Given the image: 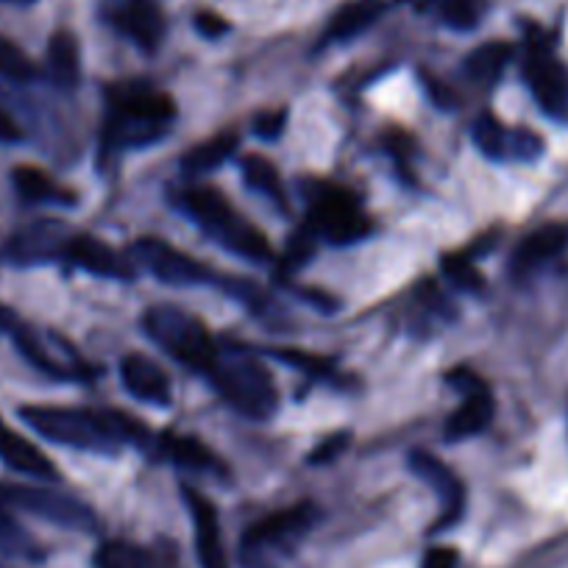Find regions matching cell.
<instances>
[{"mask_svg":"<svg viewBox=\"0 0 568 568\" xmlns=\"http://www.w3.org/2000/svg\"><path fill=\"white\" fill-rule=\"evenodd\" d=\"M20 418L42 438L70 449L114 455L120 446H151L154 435L134 415L120 409H84L57 407V404H26L18 409Z\"/></svg>","mask_w":568,"mask_h":568,"instance_id":"1","label":"cell"},{"mask_svg":"<svg viewBox=\"0 0 568 568\" xmlns=\"http://www.w3.org/2000/svg\"><path fill=\"white\" fill-rule=\"evenodd\" d=\"M103 154L154 145L176 120V101L149 84H118L106 92Z\"/></svg>","mask_w":568,"mask_h":568,"instance_id":"2","label":"cell"},{"mask_svg":"<svg viewBox=\"0 0 568 568\" xmlns=\"http://www.w3.org/2000/svg\"><path fill=\"white\" fill-rule=\"evenodd\" d=\"M173 195H176L179 210L187 212L190 221H193L206 237H212L217 245L232 251L234 256H243V260L251 262H265L267 256H271V243H267L265 234H262L254 223L245 221V217L229 204V199L221 190L206 187V184H190V187L176 190Z\"/></svg>","mask_w":568,"mask_h":568,"instance_id":"3","label":"cell"},{"mask_svg":"<svg viewBox=\"0 0 568 568\" xmlns=\"http://www.w3.org/2000/svg\"><path fill=\"white\" fill-rule=\"evenodd\" d=\"M206 379L217 396L251 420H267L278 407V393L271 374L256 357L237 346H221L206 368Z\"/></svg>","mask_w":568,"mask_h":568,"instance_id":"4","label":"cell"},{"mask_svg":"<svg viewBox=\"0 0 568 568\" xmlns=\"http://www.w3.org/2000/svg\"><path fill=\"white\" fill-rule=\"evenodd\" d=\"M142 329L168 357L201 376L206 374L217 348H221V343L212 341V335L206 332L204 321L195 318L187 310L176 307V304H154V307L145 310Z\"/></svg>","mask_w":568,"mask_h":568,"instance_id":"5","label":"cell"},{"mask_svg":"<svg viewBox=\"0 0 568 568\" xmlns=\"http://www.w3.org/2000/svg\"><path fill=\"white\" fill-rule=\"evenodd\" d=\"M310 199L307 221L304 226L318 240L332 245H352L368 237L374 223L365 215L363 204L352 190L332 182H307L302 184Z\"/></svg>","mask_w":568,"mask_h":568,"instance_id":"6","label":"cell"},{"mask_svg":"<svg viewBox=\"0 0 568 568\" xmlns=\"http://www.w3.org/2000/svg\"><path fill=\"white\" fill-rule=\"evenodd\" d=\"M524 79L544 114L568 123V68L551 53L549 42L532 40L524 62Z\"/></svg>","mask_w":568,"mask_h":568,"instance_id":"7","label":"cell"},{"mask_svg":"<svg viewBox=\"0 0 568 568\" xmlns=\"http://www.w3.org/2000/svg\"><path fill=\"white\" fill-rule=\"evenodd\" d=\"M0 505H18L34 516L48 518L70 529H92L95 513L75 496L59 494L51 488H26V485H0Z\"/></svg>","mask_w":568,"mask_h":568,"instance_id":"8","label":"cell"},{"mask_svg":"<svg viewBox=\"0 0 568 568\" xmlns=\"http://www.w3.org/2000/svg\"><path fill=\"white\" fill-rule=\"evenodd\" d=\"M449 385L460 387L463 390V404L449 415L444 426V438L449 444H457V440H468L474 435L485 433L494 420L496 413V402L490 387L485 385L479 376H474L471 371H452L449 374Z\"/></svg>","mask_w":568,"mask_h":568,"instance_id":"9","label":"cell"},{"mask_svg":"<svg viewBox=\"0 0 568 568\" xmlns=\"http://www.w3.org/2000/svg\"><path fill=\"white\" fill-rule=\"evenodd\" d=\"M134 254L142 265L160 278V282L173 284V287L221 282V276H215L204 262L193 260V256L173 248V245H168L165 240L160 237H140L134 243Z\"/></svg>","mask_w":568,"mask_h":568,"instance_id":"10","label":"cell"},{"mask_svg":"<svg viewBox=\"0 0 568 568\" xmlns=\"http://www.w3.org/2000/svg\"><path fill=\"white\" fill-rule=\"evenodd\" d=\"M407 463H409V471H413L418 479H424V483L433 488V494L438 496L440 507H444L440 518L435 521L433 532L449 529L452 524L460 521L463 507H466V488H463V483L457 479V474L452 471L444 460H438V457L429 455V452H424V449L409 452Z\"/></svg>","mask_w":568,"mask_h":568,"instance_id":"11","label":"cell"},{"mask_svg":"<svg viewBox=\"0 0 568 568\" xmlns=\"http://www.w3.org/2000/svg\"><path fill=\"white\" fill-rule=\"evenodd\" d=\"M321 518V510L313 501H302V505L291 507V510H278L273 516L262 518L254 527L245 532L243 546L248 551H262V549H284V546H293L302 535H307L315 527V521Z\"/></svg>","mask_w":568,"mask_h":568,"instance_id":"12","label":"cell"},{"mask_svg":"<svg viewBox=\"0 0 568 568\" xmlns=\"http://www.w3.org/2000/svg\"><path fill=\"white\" fill-rule=\"evenodd\" d=\"M474 142H477V149L494 162H529L538 160L540 151H544V140H540L538 134H532V131L527 129H507V125H501L494 114H483V118L474 123Z\"/></svg>","mask_w":568,"mask_h":568,"instance_id":"13","label":"cell"},{"mask_svg":"<svg viewBox=\"0 0 568 568\" xmlns=\"http://www.w3.org/2000/svg\"><path fill=\"white\" fill-rule=\"evenodd\" d=\"M70 237H73V229L62 226V223L57 221H42L14 234L3 254H7V260H12L14 265H34V262L62 260L64 251H68Z\"/></svg>","mask_w":568,"mask_h":568,"instance_id":"14","label":"cell"},{"mask_svg":"<svg viewBox=\"0 0 568 568\" xmlns=\"http://www.w3.org/2000/svg\"><path fill=\"white\" fill-rule=\"evenodd\" d=\"M12 335H14V343H18L20 354H23L26 359H29L34 368L45 371V374L57 376V379H90V365L84 363V359L79 357V354L70 348V352L64 354H57L51 348V337H42L37 335V332H31L29 326H14L12 324Z\"/></svg>","mask_w":568,"mask_h":568,"instance_id":"15","label":"cell"},{"mask_svg":"<svg viewBox=\"0 0 568 568\" xmlns=\"http://www.w3.org/2000/svg\"><path fill=\"white\" fill-rule=\"evenodd\" d=\"M182 496L187 501L190 518H193L195 551H199L201 568H229L226 549H223L221 538V524H217V513L212 507V501L201 490L190 488V485H184Z\"/></svg>","mask_w":568,"mask_h":568,"instance_id":"16","label":"cell"},{"mask_svg":"<svg viewBox=\"0 0 568 568\" xmlns=\"http://www.w3.org/2000/svg\"><path fill=\"white\" fill-rule=\"evenodd\" d=\"M120 379L125 390L134 398L154 407H168L171 404V382L168 374L145 354H125L120 359Z\"/></svg>","mask_w":568,"mask_h":568,"instance_id":"17","label":"cell"},{"mask_svg":"<svg viewBox=\"0 0 568 568\" xmlns=\"http://www.w3.org/2000/svg\"><path fill=\"white\" fill-rule=\"evenodd\" d=\"M64 260L73 262V265L81 267V271L101 278H120V282H125V278L134 276L131 267L125 265V262L120 260L106 243H101V240L92 237V234L73 232V237H70L68 243V251H64Z\"/></svg>","mask_w":568,"mask_h":568,"instance_id":"18","label":"cell"},{"mask_svg":"<svg viewBox=\"0 0 568 568\" xmlns=\"http://www.w3.org/2000/svg\"><path fill=\"white\" fill-rule=\"evenodd\" d=\"M568 245V226L562 223H549V226L535 229L532 234L518 243V248L513 251L510 271L513 276H529L532 271H538L540 265H546L549 260H555L560 251H566Z\"/></svg>","mask_w":568,"mask_h":568,"instance_id":"19","label":"cell"},{"mask_svg":"<svg viewBox=\"0 0 568 568\" xmlns=\"http://www.w3.org/2000/svg\"><path fill=\"white\" fill-rule=\"evenodd\" d=\"M0 460L7 463L12 471L26 474V477H34L40 483H57L59 471L53 466L51 457L34 446L31 440H26L23 435L12 433V429H0Z\"/></svg>","mask_w":568,"mask_h":568,"instance_id":"20","label":"cell"},{"mask_svg":"<svg viewBox=\"0 0 568 568\" xmlns=\"http://www.w3.org/2000/svg\"><path fill=\"white\" fill-rule=\"evenodd\" d=\"M156 452H160L165 460L176 463V466L187 468V471L195 474H226V466H223L221 457L204 444V440L193 438V435H176L165 433L160 440H156Z\"/></svg>","mask_w":568,"mask_h":568,"instance_id":"21","label":"cell"},{"mask_svg":"<svg viewBox=\"0 0 568 568\" xmlns=\"http://www.w3.org/2000/svg\"><path fill=\"white\" fill-rule=\"evenodd\" d=\"M12 184L26 204L34 206H75L79 195L59 184L51 173L34 165H18L12 171Z\"/></svg>","mask_w":568,"mask_h":568,"instance_id":"22","label":"cell"},{"mask_svg":"<svg viewBox=\"0 0 568 568\" xmlns=\"http://www.w3.org/2000/svg\"><path fill=\"white\" fill-rule=\"evenodd\" d=\"M114 23L142 51H154L160 45L162 34H165V20H162L160 7L151 3V0H131L129 7L114 18Z\"/></svg>","mask_w":568,"mask_h":568,"instance_id":"23","label":"cell"},{"mask_svg":"<svg viewBox=\"0 0 568 568\" xmlns=\"http://www.w3.org/2000/svg\"><path fill=\"white\" fill-rule=\"evenodd\" d=\"M387 9V0H352L343 9H337L335 18L326 26L324 42H346L363 34L365 29L382 18Z\"/></svg>","mask_w":568,"mask_h":568,"instance_id":"24","label":"cell"},{"mask_svg":"<svg viewBox=\"0 0 568 568\" xmlns=\"http://www.w3.org/2000/svg\"><path fill=\"white\" fill-rule=\"evenodd\" d=\"M240 136L234 131H223V134L210 136V140L199 142L187 154L182 156V171L187 176H204V173L215 171L223 162L232 160V154L237 151Z\"/></svg>","mask_w":568,"mask_h":568,"instance_id":"25","label":"cell"},{"mask_svg":"<svg viewBox=\"0 0 568 568\" xmlns=\"http://www.w3.org/2000/svg\"><path fill=\"white\" fill-rule=\"evenodd\" d=\"M48 70L53 84L62 90H73L81 79V51L79 40L70 31H57L48 42Z\"/></svg>","mask_w":568,"mask_h":568,"instance_id":"26","label":"cell"},{"mask_svg":"<svg viewBox=\"0 0 568 568\" xmlns=\"http://www.w3.org/2000/svg\"><path fill=\"white\" fill-rule=\"evenodd\" d=\"M513 57V45L507 42H485L477 51L468 53L466 59V75L477 84H494L501 75V70L507 68Z\"/></svg>","mask_w":568,"mask_h":568,"instance_id":"27","label":"cell"},{"mask_svg":"<svg viewBox=\"0 0 568 568\" xmlns=\"http://www.w3.org/2000/svg\"><path fill=\"white\" fill-rule=\"evenodd\" d=\"M243 179H245V184L254 190V193L271 199L278 210H284V206H287L276 168H273L265 156H256V154L243 156Z\"/></svg>","mask_w":568,"mask_h":568,"instance_id":"28","label":"cell"},{"mask_svg":"<svg viewBox=\"0 0 568 568\" xmlns=\"http://www.w3.org/2000/svg\"><path fill=\"white\" fill-rule=\"evenodd\" d=\"M271 357H276L278 363L293 365V368L304 371L313 379H324V382H335L337 379V368L335 359L321 357V354L313 352H302V348H265Z\"/></svg>","mask_w":568,"mask_h":568,"instance_id":"29","label":"cell"},{"mask_svg":"<svg viewBox=\"0 0 568 568\" xmlns=\"http://www.w3.org/2000/svg\"><path fill=\"white\" fill-rule=\"evenodd\" d=\"M95 568H151L149 555H142L123 540H109L95 551Z\"/></svg>","mask_w":568,"mask_h":568,"instance_id":"30","label":"cell"},{"mask_svg":"<svg viewBox=\"0 0 568 568\" xmlns=\"http://www.w3.org/2000/svg\"><path fill=\"white\" fill-rule=\"evenodd\" d=\"M440 267H444L446 278H449V282H455L460 291H466V293H483L485 291V278H483V273L477 271V265H474L471 256L449 254V256H444Z\"/></svg>","mask_w":568,"mask_h":568,"instance_id":"31","label":"cell"},{"mask_svg":"<svg viewBox=\"0 0 568 568\" xmlns=\"http://www.w3.org/2000/svg\"><path fill=\"white\" fill-rule=\"evenodd\" d=\"M37 75L34 64L31 59L20 51L18 45H12L9 40H0V79H9V81H31Z\"/></svg>","mask_w":568,"mask_h":568,"instance_id":"32","label":"cell"},{"mask_svg":"<svg viewBox=\"0 0 568 568\" xmlns=\"http://www.w3.org/2000/svg\"><path fill=\"white\" fill-rule=\"evenodd\" d=\"M440 20L457 31L474 29L479 23L477 0H440Z\"/></svg>","mask_w":568,"mask_h":568,"instance_id":"33","label":"cell"},{"mask_svg":"<svg viewBox=\"0 0 568 568\" xmlns=\"http://www.w3.org/2000/svg\"><path fill=\"white\" fill-rule=\"evenodd\" d=\"M315 243H318V237H315L307 226H304L302 232L293 234L291 245H287V254H284L282 271L293 273V271H298V267L307 265L315 254Z\"/></svg>","mask_w":568,"mask_h":568,"instance_id":"34","label":"cell"},{"mask_svg":"<svg viewBox=\"0 0 568 568\" xmlns=\"http://www.w3.org/2000/svg\"><path fill=\"white\" fill-rule=\"evenodd\" d=\"M284 123H287V112L284 109H267L260 118L254 120L256 136H265V140H276L284 131Z\"/></svg>","mask_w":568,"mask_h":568,"instance_id":"35","label":"cell"},{"mask_svg":"<svg viewBox=\"0 0 568 568\" xmlns=\"http://www.w3.org/2000/svg\"><path fill=\"white\" fill-rule=\"evenodd\" d=\"M420 568H460V551L455 546H433L420 557Z\"/></svg>","mask_w":568,"mask_h":568,"instance_id":"36","label":"cell"},{"mask_svg":"<svg viewBox=\"0 0 568 568\" xmlns=\"http://www.w3.org/2000/svg\"><path fill=\"white\" fill-rule=\"evenodd\" d=\"M348 446V435H335V438H326L318 449L310 455V463L313 466H324V463H332L337 455H343Z\"/></svg>","mask_w":568,"mask_h":568,"instance_id":"37","label":"cell"},{"mask_svg":"<svg viewBox=\"0 0 568 568\" xmlns=\"http://www.w3.org/2000/svg\"><path fill=\"white\" fill-rule=\"evenodd\" d=\"M193 23H195V29H199V34L206 37V40H217V37H223L229 31L226 20L215 12H199L195 14Z\"/></svg>","mask_w":568,"mask_h":568,"instance_id":"38","label":"cell"},{"mask_svg":"<svg viewBox=\"0 0 568 568\" xmlns=\"http://www.w3.org/2000/svg\"><path fill=\"white\" fill-rule=\"evenodd\" d=\"M23 140V129L18 125V120L7 112V109L0 106V142L3 145H14V142Z\"/></svg>","mask_w":568,"mask_h":568,"instance_id":"39","label":"cell"},{"mask_svg":"<svg viewBox=\"0 0 568 568\" xmlns=\"http://www.w3.org/2000/svg\"><path fill=\"white\" fill-rule=\"evenodd\" d=\"M7 532H14L12 521H9V516L3 510H0V535H7Z\"/></svg>","mask_w":568,"mask_h":568,"instance_id":"40","label":"cell"},{"mask_svg":"<svg viewBox=\"0 0 568 568\" xmlns=\"http://www.w3.org/2000/svg\"><path fill=\"white\" fill-rule=\"evenodd\" d=\"M14 321H12V315L7 313V310L0 307V329H9V326H12Z\"/></svg>","mask_w":568,"mask_h":568,"instance_id":"41","label":"cell"},{"mask_svg":"<svg viewBox=\"0 0 568 568\" xmlns=\"http://www.w3.org/2000/svg\"><path fill=\"white\" fill-rule=\"evenodd\" d=\"M9 3H20V7H29V3H34V0H9Z\"/></svg>","mask_w":568,"mask_h":568,"instance_id":"42","label":"cell"},{"mask_svg":"<svg viewBox=\"0 0 568 568\" xmlns=\"http://www.w3.org/2000/svg\"><path fill=\"white\" fill-rule=\"evenodd\" d=\"M0 429H3V424H0Z\"/></svg>","mask_w":568,"mask_h":568,"instance_id":"43","label":"cell"}]
</instances>
